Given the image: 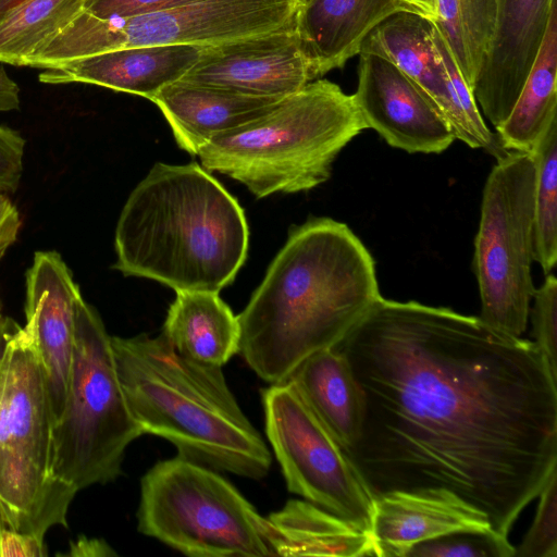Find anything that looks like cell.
<instances>
[{
  "instance_id": "1",
  "label": "cell",
  "mask_w": 557,
  "mask_h": 557,
  "mask_svg": "<svg viewBox=\"0 0 557 557\" xmlns=\"http://www.w3.org/2000/svg\"><path fill=\"white\" fill-rule=\"evenodd\" d=\"M334 347L362 404L344 451L373 499L447 496L508 536L557 470V380L533 342L381 296Z\"/></svg>"
},
{
  "instance_id": "2",
  "label": "cell",
  "mask_w": 557,
  "mask_h": 557,
  "mask_svg": "<svg viewBox=\"0 0 557 557\" xmlns=\"http://www.w3.org/2000/svg\"><path fill=\"white\" fill-rule=\"evenodd\" d=\"M381 297L374 260L345 224L315 218L293 228L238 315L239 352L263 381L285 382L332 348Z\"/></svg>"
},
{
  "instance_id": "3",
  "label": "cell",
  "mask_w": 557,
  "mask_h": 557,
  "mask_svg": "<svg viewBox=\"0 0 557 557\" xmlns=\"http://www.w3.org/2000/svg\"><path fill=\"white\" fill-rule=\"evenodd\" d=\"M248 225L236 199L197 163H156L117 220L113 268L175 292L219 293L248 250Z\"/></svg>"
},
{
  "instance_id": "4",
  "label": "cell",
  "mask_w": 557,
  "mask_h": 557,
  "mask_svg": "<svg viewBox=\"0 0 557 557\" xmlns=\"http://www.w3.org/2000/svg\"><path fill=\"white\" fill-rule=\"evenodd\" d=\"M120 383L143 434L218 472L264 478L271 453L243 412L222 368L178 354L161 333L111 336Z\"/></svg>"
},
{
  "instance_id": "5",
  "label": "cell",
  "mask_w": 557,
  "mask_h": 557,
  "mask_svg": "<svg viewBox=\"0 0 557 557\" xmlns=\"http://www.w3.org/2000/svg\"><path fill=\"white\" fill-rule=\"evenodd\" d=\"M364 128L352 95L318 79L213 138L197 156L206 170L240 182L258 198L290 194L324 183L338 153Z\"/></svg>"
},
{
  "instance_id": "6",
  "label": "cell",
  "mask_w": 557,
  "mask_h": 557,
  "mask_svg": "<svg viewBox=\"0 0 557 557\" xmlns=\"http://www.w3.org/2000/svg\"><path fill=\"white\" fill-rule=\"evenodd\" d=\"M53 425L42 361L20 326L0 368V513L7 528L40 537L67 528L77 493L53 476Z\"/></svg>"
},
{
  "instance_id": "7",
  "label": "cell",
  "mask_w": 557,
  "mask_h": 557,
  "mask_svg": "<svg viewBox=\"0 0 557 557\" xmlns=\"http://www.w3.org/2000/svg\"><path fill=\"white\" fill-rule=\"evenodd\" d=\"M141 435L120 383L111 336L82 299L66 401L53 425V476L76 492L112 482L122 473L126 448Z\"/></svg>"
},
{
  "instance_id": "8",
  "label": "cell",
  "mask_w": 557,
  "mask_h": 557,
  "mask_svg": "<svg viewBox=\"0 0 557 557\" xmlns=\"http://www.w3.org/2000/svg\"><path fill=\"white\" fill-rule=\"evenodd\" d=\"M137 530L191 557L274 556L269 523L215 470L176 456L140 480Z\"/></svg>"
},
{
  "instance_id": "9",
  "label": "cell",
  "mask_w": 557,
  "mask_h": 557,
  "mask_svg": "<svg viewBox=\"0 0 557 557\" xmlns=\"http://www.w3.org/2000/svg\"><path fill=\"white\" fill-rule=\"evenodd\" d=\"M299 8L297 0H200L157 12L107 18L83 10L26 66L52 69L134 47L221 45L290 27Z\"/></svg>"
},
{
  "instance_id": "10",
  "label": "cell",
  "mask_w": 557,
  "mask_h": 557,
  "mask_svg": "<svg viewBox=\"0 0 557 557\" xmlns=\"http://www.w3.org/2000/svg\"><path fill=\"white\" fill-rule=\"evenodd\" d=\"M496 161L483 189L474 240L479 318L503 334L521 337L535 290V165L524 151H509Z\"/></svg>"
},
{
  "instance_id": "11",
  "label": "cell",
  "mask_w": 557,
  "mask_h": 557,
  "mask_svg": "<svg viewBox=\"0 0 557 557\" xmlns=\"http://www.w3.org/2000/svg\"><path fill=\"white\" fill-rule=\"evenodd\" d=\"M265 431L289 492L370 532L374 499L347 455L288 382L262 392Z\"/></svg>"
},
{
  "instance_id": "12",
  "label": "cell",
  "mask_w": 557,
  "mask_h": 557,
  "mask_svg": "<svg viewBox=\"0 0 557 557\" xmlns=\"http://www.w3.org/2000/svg\"><path fill=\"white\" fill-rule=\"evenodd\" d=\"M295 25L202 47L181 81L256 97L284 98L313 79Z\"/></svg>"
},
{
  "instance_id": "13",
  "label": "cell",
  "mask_w": 557,
  "mask_h": 557,
  "mask_svg": "<svg viewBox=\"0 0 557 557\" xmlns=\"http://www.w3.org/2000/svg\"><path fill=\"white\" fill-rule=\"evenodd\" d=\"M358 87L352 95L367 128L410 153H440L455 137L425 94L388 60L359 53Z\"/></svg>"
},
{
  "instance_id": "14",
  "label": "cell",
  "mask_w": 557,
  "mask_h": 557,
  "mask_svg": "<svg viewBox=\"0 0 557 557\" xmlns=\"http://www.w3.org/2000/svg\"><path fill=\"white\" fill-rule=\"evenodd\" d=\"M25 277L23 327L33 337L42 361L55 424L66 401L76 312L83 297L72 271L54 250L36 251Z\"/></svg>"
},
{
  "instance_id": "15",
  "label": "cell",
  "mask_w": 557,
  "mask_h": 557,
  "mask_svg": "<svg viewBox=\"0 0 557 557\" xmlns=\"http://www.w3.org/2000/svg\"><path fill=\"white\" fill-rule=\"evenodd\" d=\"M557 0H498L494 34L472 89L497 128L509 115L544 38Z\"/></svg>"
},
{
  "instance_id": "16",
  "label": "cell",
  "mask_w": 557,
  "mask_h": 557,
  "mask_svg": "<svg viewBox=\"0 0 557 557\" xmlns=\"http://www.w3.org/2000/svg\"><path fill=\"white\" fill-rule=\"evenodd\" d=\"M359 53L380 55L397 66L430 99L455 139L476 148L435 45L432 21L410 10L397 11L368 34Z\"/></svg>"
},
{
  "instance_id": "17",
  "label": "cell",
  "mask_w": 557,
  "mask_h": 557,
  "mask_svg": "<svg viewBox=\"0 0 557 557\" xmlns=\"http://www.w3.org/2000/svg\"><path fill=\"white\" fill-rule=\"evenodd\" d=\"M202 47L165 45L125 48L42 70L44 84H91L149 100L180 81L197 62Z\"/></svg>"
},
{
  "instance_id": "18",
  "label": "cell",
  "mask_w": 557,
  "mask_h": 557,
  "mask_svg": "<svg viewBox=\"0 0 557 557\" xmlns=\"http://www.w3.org/2000/svg\"><path fill=\"white\" fill-rule=\"evenodd\" d=\"M490 530L483 513L457 499L391 493L374 499L370 532L376 557H406L412 546L424 541L458 531Z\"/></svg>"
},
{
  "instance_id": "19",
  "label": "cell",
  "mask_w": 557,
  "mask_h": 557,
  "mask_svg": "<svg viewBox=\"0 0 557 557\" xmlns=\"http://www.w3.org/2000/svg\"><path fill=\"white\" fill-rule=\"evenodd\" d=\"M281 99L180 79L163 87L151 101L163 113L180 148L197 156L210 140L261 116Z\"/></svg>"
},
{
  "instance_id": "20",
  "label": "cell",
  "mask_w": 557,
  "mask_h": 557,
  "mask_svg": "<svg viewBox=\"0 0 557 557\" xmlns=\"http://www.w3.org/2000/svg\"><path fill=\"white\" fill-rule=\"evenodd\" d=\"M400 10H409L401 0H310L301 5L295 30L313 77L342 67L359 54L368 34Z\"/></svg>"
},
{
  "instance_id": "21",
  "label": "cell",
  "mask_w": 557,
  "mask_h": 557,
  "mask_svg": "<svg viewBox=\"0 0 557 557\" xmlns=\"http://www.w3.org/2000/svg\"><path fill=\"white\" fill-rule=\"evenodd\" d=\"M274 556H375L371 532L308 500L290 499L267 517Z\"/></svg>"
},
{
  "instance_id": "22",
  "label": "cell",
  "mask_w": 557,
  "mask_h": 557,
  "mask_svg": "<svg viewBox=\"0 0 557 557\" xmlns=\"http://www.w3.org/2000/svg\"><path fill=\"white\" fill-rule=\"evenodd\" d=\"M162 334L182 356L212 367L222 368L240 348L238 315L213 292H176Z\"/></svg>"
},
{
  "instance_id": "23",
  "label": "cell",
  "mask_w": 557,
  "mask_h": 557,
  "mask_svg": "<svg viewBox=\"0 0 557 557\" xmlns=\"http://www.w3.org/2000/svg\"><path fill=\"white\" fill-rule=\"evenodd\" d=\"M341 447L357 440L361 423V395L351 368L335 347L304 360L286 380Z\"/></svg>"
},
{
  "instance_id": "24",
  "label": "cell",
  "mask_w": 557,
  "mask_h": 557,
  "mask_svg": "<svg viewBox=\"0 0 557 557\" xmlns=\"http://www.w3.org/2000/svg\"><path fill=\"white\" fill-rule=\"evenodd\" d=\"M557 4L552 9L539 52L504 123L496 128L507 151L529 152L557 119Z\"/></svg>"
},
{
  "instance_id": "25",
  "label": "cell",
  "mask_w": 557,
  "mask_h": 557,
  "mask_svg": "<svg viewBox=\"0 0 557 557\" xmlns=\"http://www.w3.org/2000/svg\"><path fill=\"white\" fill-rule=\"evenodd\" d=\"M85 0H21L0 12V62L27 61L84 10Z\"/></svg>"
},
{
  "instance_id": "26",
  "label": "cell",
  "mask_w": 557,
  "mask_h": 557,
  "mask_svg": "<svg viewBox=\"0 0 557 557\" xmlns=\"http://www.w3.org/2000/svg\"><path fill=\"white\" fill-rule=\"evenodd\" d=\"M497 4L498 0H436L434 25L471 90L494 34Z\"/></svg>"
},
{
  "instance_id": "27",
  "label": "cell",
  "mask_w": 557,
  "mask_h": 557,
  "mask_svg": "<svg viewBox=\"0 0 557 557\" xmlns=\"http://www.w3.org/2000/svg\"><path fill=\"white\" fill-rule=\"evenodd\" d=\"M529 152L535 165V261L546 275L557 261V119Z\"/></svg>"
},
{
  "instance_id": "28",
  "label": "cell",
  "mask_w": 557,
  "mask_h": 557,
  "mask_svg": "<svg viewBox=\"0 0 557 557\" xmlns=\"http://www.w3.org/2000/svg\"><path fill=\"white\" fill-rule=\"evenodd\" d=\"M515 546L496 531H458L412 546L406 557H513Z\"/></svg>"
},
{
  "instance_id": "29",
  "label": "cell",
  "mask_w": 557,
  "mask_h": 557,
  "mask_svg": "<svg viewBox=\"0 0 557 557\" xmlns=\"http://www.w3.org/2000/svg\"><path fill=\"white\" fill-rule=\"evenodd\" d=\"M540 503L532 525L513 557H557V470L539 493Z\"/></svg>"
},
{
  "instance_id": "30",
  "label": "cell",
  "mask_w": 557,
  "mask_h": 557,
  "mask_svg": "<svg viewBox=\"0 0 557 557\" xmlns=\"http://www.w3.org/2000/svg\"><path fill=\"white\" fill-rule=\"evenodd\" d=\"M532 300L529 318L532 322L533 344L549 373L557 380V280L553 274L545 275L544 283L535 288Z\"/></svg>"
},
{
  "instance_id": "31",
  "label": "cell",
  "mask_w": 557,
  "mask_h": 557,
  "mask_svg": "<svg viewBox=\"0 0 557 557\" xmlns=\"http://www.w3.org/2000/svg\"><path fill=\"white\" fill-rule=\"evenodd\" d=\"M25 139L7 126L0 125V190L14 193L23 174Z\"/></svg>"
},
{
  "instance_id": "32",
  "label": "cell",
  "mask_w": 557,
  "mask_h": 557,
  "mask_svg": "<svg viewBox=\"0 0 557 557\" xmlns=\"http://www.w3.org/2000/svg\"><path fill=\"white\" fill-rule=\"evenodd\" d=\"M200 0H85L84 10L97 17L133 16L182 7Z\"/></svg>"
},
{
  "instance_id": "33",
  "label": "cell",
  "mask_w": 557,
  "mask_h": 557,
  "mask_svg": "<svg viewBox=\"0 0 557 557\" xmlns=\"http://www.w3.org/2000/svg\"><path fill=\"white\" fill-rule=\"evenodd\" d=\"M45 537L4 528L0 536V557L47 556Z\"/></svg>"
},
{
  "instance_id": "34",
  "label": "cell",
  "mask_w": 557,
  "mask_h": 557,
  "mask_svg": "<svg viewBox=\"0 0 557 557\" xmlns=\"http://www.w3.org/2000/svg\"><path fill=\"white\" fill-rule=\"evenodd\" d=\"M20 228L21 216L18 210L7 196V193L0 190V261L17 239Z\"/></svg>"
},
{
  "instance_id": "35",
  "label": "cell",
  "mask_w": 557,
  "mask_h": 557,
  "mask_svg": "<svg viewBox=\"0 0 557 557\" xmlns=\"http://www.w3.org/2000/svg\"><path fill=\"white\" fill-rule=\"evenodd\" d=\"M72 557H103L113 556L116 553L103 540L79 536L70 543V550L65 554Z\"/></svg>"
},
{
  "instance_id": "36",
  "label": "cell",
  "mask_w": 557,
  "mask_h": 557,
  "mask_svg": "<svg viewBox=\"0 0 557 557\" xmlns=\"http://www.w3.org/2000/svg\"><path fill=\"white\" fill-rule=\"evenodd\" d=\"M20 326L21 325H18L11 318L2 317L0 320V368L4 359L9 343Z\"/></svg>"
},
{
  "instance_id": "37",
  "label": "cell",
  "mask_w": 557,
  "mask_h": 557,
  "mask_svg": "<svg viewBox=\"0 0 557 557\" xmlns=\"http://www.w3.org/2000/svg\"><path fill=\"white\" fill-rule=\"evenodd\" d=\"M405 5L434 23L436 18V0H401Z\"/></svg>"
},
{
  "instance_id": "38",
  "label": "cell",
  "mask_w": 557,
  "mask_h": 557,
  "mask_svg": "<svg viewBox=\"0 0 557 557\" xmlns=\"http://www.w3.org/2000/svg\"><path fill=\"white\" fill-rule=\"evenodd\" d=\"M20 89H5L0 87V113L18 110Z\"/></svg>"
},
{
  "instance_id": "39",
  "label": "cell",
  "mask_w": 557,
  "mask_h": 557,
  "mask_svg": "<svg viewBox=\"0 0 557 557\" xmlns=\"http://www.w3.org/2000/svg\"><path fill=\"white\" fill-rule=\"evenodd\" d=\"M0 87L5 89H20L17 84L7 74L3 63L0 62Z\"/></svg>"
},
{
  "instance_id": "40",
  "label": "cell",
  "mask_w": 557,
  "mask_h": 557,
  "mask_svg": "<svg viewBox=\"0 0 557 557\" xmlns=\"http://www.w3.org/2000/svg\"><path fill=\"white\" fill-rule=\"evenodd\" d=\"M21 0H0V12L20 2Z\"/></svg>"
},
{
  "instance_id": "41",
  "label": "cell",
  "mask_w": 557,
  "mask_h": 557,
  "mask_svg": "<svg viewBox=\"0 0 557 557\" xmlns=\"http://www.w3.org/2000/svg\"><path fill=\"white\" fill-rule=\"evenodd\" d=\"M5 528V524L2 520V517H1V513H0V536H1V533H2V530Z\"/></svg>"
},
{
  "instance_id": "42",
  "label": "cell",
  "mask_w": 557,
  "mask_h": 557,
  "mask_svg": "<svg viewBox=\"0 0 557 557\" xmlns=\"http://www.w3.org/2000/svg\"><path fill=\"white\" fill-rule=\"evenodd\" d=\"M297 1L299 2L300 7H301V5L307 4L310 0H297Z\"/></svg>"
},
{
  "instance_id": "43",
  "label": "cell",
  "mask_w": 557,
  "mask_h": 557,
  "mask_svg": "<svg viewBox=\"0 0 557 557\" xmlns=\"http://www.w3.org/2000/svg\"><path fill=\"white\" fill-rule=\"evenodd\" d=\"M2 302H1V299H0V320L2 319Z\"/></svg>"
}]
</instances>
